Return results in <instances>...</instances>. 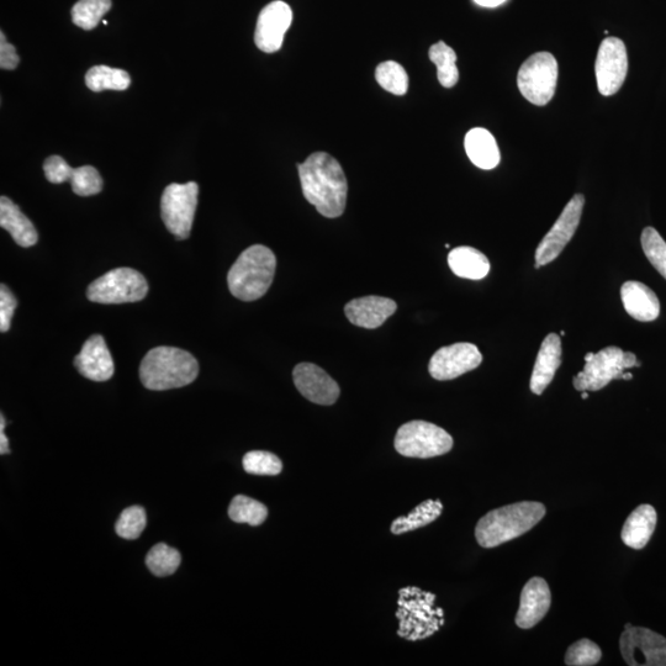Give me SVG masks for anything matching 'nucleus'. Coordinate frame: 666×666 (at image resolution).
<instances>
[{"instance_id": "f257e3e1", "label": "nucleus", "mask_w": 666, "mask_h": 666, "mask_svg": "<svg viewBox=\"0 0 666 666\" xmlns=\"http://www.w3.org/2000/svg\"><path fill=\"white\" fill-rule=\"evenodd\" d=\"M304 197L322 216L338 218L345 213L348 184L345 172L326 152H315L299 165Z\"/></svg>"}, {"instance_id": "f03ea898", "label": "nucleus", "mask_w": 666, "mask_h": 666, "mask_svg": "<svg viewBox=\"0 0 666 666\" xmlns=\"http://www.w3.org/2000/svg\"><path fill=\"white\" fill-rule=\"evenodd\" d=\"M546 516L541 502L522 501L490 511L475 527V538L483 548H495L531 531Z\"/></svg>"}, {"instance_id": "7ed1b4c3", "label": "nucleus", "mask_w": 666, "mask_h": 666, "mask_svg": "<svg viewBox=\"0 0 666 666\" xmlns=\"http://www.w3.org/2000/svg\"><path fill=\"white\" fill-rule=\"evenodd\" d=\"M199 363L192 354L176 347H156L142 359L140 378L144 387L161 391L187 387L197 379Z\"/></svg>"}, {"instance_id": "20e7f679", "label": "nucleus", "mask_w": 666, "mask_h": 666, "mask_svg": "<svg viewBox=\"0 0 666 666\" xmlns=\"http://www.w3.org/2000/svg\"><path fill=\"white\" fill-rule=\"evenodd\" d=\"M277 258L271 248L263 245L248 247L231 267L227 283L235 298L255 301L271 288Z\"/></svg>"}, {"instance_id": "39448f33", "label": "nucleus", "mask_w": 666, "mask_h": 666, "mask_svg": "<svg viewBox=\"0 0 666 666\" xmlns=\"http://www.w3.org/2000/svg\"><path fill=\"white\" fill-rule=\"evenodd\" d=\"M399 618L400 637L407 641L416 642L430 638L444 625V613L436 607V595L409 586L399 591Z\"/></svg>"}, {"instance_id": "423d86ee", "label": "nucleus", "mask_w": 666, "mask_h": 666, "mask_svg": "<svg viewBox=\"0 0 666 666\" xmlns=\"http://www.w3.org/2000/svg\"><path fill=\"white\" fill-rule=\"evenodd\" d=\"M394 444L401 456L427 459L451 452L453 438L431 422L416 420L399 428Z\"/></svg>"}, {"instance_id": "0eeeda50", "label": "nucleus", "mask_w": 666, "mask_h": 666, "mask_svg": "<svg viewBox=\"0 0 666 666\" xmlns=\"http://www.w3.org/2000/svg\"><path fill=\"white\" fill-rule=\"evenodd\" d=\"M147 293V280L140 272L116 268L89 285L87 298L98 304H125L144 300Z\"/></svg>"}, {"instance_id": "6e6552de", "label": "nucleus", "mask_w": 666, "mask_h": 666, "mask_svg": "<svg viewBox=\"0 0 666 666\" xmlns=\"http://www.w3.org/2000/svg\"><path fill=\"white\" fill-rule=\"evenodd\" d=\"M633 367H641L636 354L623 352L618 347H607L585 362L583 372L573 379L574 388L578 391H599L612 380L622 379L625 369Z\"/></svg>"}, {"instance_id": "1a4fd4ad", "label": "nucleus", "mask_w": 666, "mask_h": 666, "mask_svg": "<svg viewBox=\"0 0 666 666\" xmlns=\"http://www.w3.org/2000/svg\"><path fill=\"white\" fill-rule=\"evenodd\" d=\"M558 82V62L549 52H538L518 71L517 86L528 102L544 107L554 97Z\"/></svg>"}, {"instance_id": "9d476101", "label": "nucleus", "mask_w": 666, "mask_h": 666, "mask_svg": "<svg viewBox=\"0 0 666 666\" xmlns=\"http://www.w3.org/2000/svg\"><path fill=\"white\" fill-rule=\"evenodd\" d=\"M199 185L195 182L169 184L162 194L161 216L177 240H187L197 210Z\"/></svg>"}, {"instance_id": "9b49d317", "label": "nucleus", "mask_w": 666, "mask_h": 666, "mask_svg": "<svg viewBox=\"0 0 666 666\" xmlns=\"http://www.w3.org/2000/svg\"><path fill=\"white\" fill-rule=\"evenodd\" d=\"M623 659L631 666H666V638L644 627H628L621 634Z\"/></svg>"}, {"instance_id": "f8f14e48", "label": "nucleus", "mask_w": 666, "mask_h": 666, "mask_svg": "<svg viewBox=\"0 0 666 666\" xmlns=\"http://www.w3.org/2000/svg\"><path fill=\"white\" fill-rule=\"evenodd\" d=\"M584 204V195L576 194L565 206L563 213L555 221L551 231L544 236L537 247L536 268L547 266L548 263L553 262L573 239L580 224L581 215H583Z\"/></svg>"}, {"instance_id": "ddd939ff", "label": "nucleus", "mask_w": 666, "mask_h": 666, "mask_svg": "<svg viewBox=\"0 0 666 666\" xmlns=\"http://www.w3.org/2000/svg\"><path fill=\"white\" fill-rule=\"evenodd\" d=\"M628 72V56L625 42L617 37H607L601 42L595 63L597 88L605 97L620 91Z\"/></svg>"}, {"instance_id": "4468645a", "label": "nucleus", "mask_w": 666, "mask_h": 666, "mask_svg": "<svg viewBox=\"0 0 666 666\" xmlns=\"http://www.w3.org/2000/svg\"><path fill=\"white\" fill-rule=\"evenodd\" d=\"M481 362L483 356L473 343H454L452 346L442 347L433 354L428 370L433 379L446 382L477 369Z\"/></svg>"}, {"instance_id": "2eb2a0df", "label": "nucleus", "mask_w": 666, "mask_h": 666, "mask_svg": "<svg viewBox=\"0 0 666 666\" xmlns=\"http://www.w3.org/2000/svg\"><path fill=\"white\" fill-rule=\"evenodd\" d=\"M47 181L62 184L70 181L74 194L79 197H92L102 192L103 179L92 166L72 168L61 156H51L44 163Z\"/></svg>"}, {"instance_id": "dca6fc26", "label": "nucleus", "mask_w": 666, "mask_h": 666, "mask_svg": "<svg viewBox=\"0 0 666 666\" xmlns=\"http://www.w3.org/2000/svg\"><path fill=\"white\" fill-rule=\"evenodd\" d=\"M292 21V8L287 3L280 0L269 3L259 14L257 21L255 42L258 49L266 54L279 51Z\"/></svg>"}, {"instance_id": "f3484780", "label": "nucleus", "mask_w": 666, "mask_h": 666, "mask_svg": "<svg viewBox=\"0 0 666 666\" xmlns=\"http://www.w3.org/2000/svg\"><path fill=\"white\" fill-rule=\"evenodd\" d=\"M296 389L305 399L317 405L330 406L336 403L341 390L324 369L314 363H300L294 368Z\"/></svg>"}, {"instance_id": "a211bd4d", "label": "nucleus", "mask_w": 666, "mask_h": 666, "mask_svg": "<svg viewBox=\"0 0 666 666\" xmlns=\"http://www.w3.org/2000/svg\"><path fill=\"white\" fill-rule=\"evenodd\" d=\"M74 367L93 382H107L113 377L114 361L103 336L93 335L84 342L81 352L74 358Z\"/></svg>"}, {"instance_id": "6ab92c4d", "label": "nucleus", "mask_w": 666, "mask_h": 666, "mask_svg": "<svg viewBox=\"0 0 666 666\" xmlns=\"http://www.w3.org/2000/svg\"><path fill=\"white\" fill-rule=\"evenodd\" d=\"M551 605L552 594L547 581L538 576L528 580L521 592L516 625L522 629L535 627L546 617Z\"/></svg>"}, {"instance_id": "aec40b11", "label": "nucleus", "mask_w": 666, "mask_h": 666, "mask_svg": "<svg viewBox=\"0 0 666 666\" xmlns=\"http://www.w3.org/2000/svg\"><path fill=\"white\" fill-rule=\"evenodd\" d=\"M396 309L398 305L394 300L370 295L350 301L345 306V314L354 326L373 330L378 329L390 316H393Z\"/></svg>"}, {"instance_id": "412c9836", "label": "nucleus", "mask_w": 666, "mask_h": 666, "mask_svg": "<svg viewBox=\"0 0 666 666\" xmlns=\"http://www.w3.org/2000/svg\"><path fill=\"white\" fill-rule=\"evenodd\" d=\"M560 366H562V341L555 333H549L542 342L533 368L530 385L532 393L542 395L552 383Z\"/></svg>"}, {"instance_id": "4be33fe9", "label": "nucleus", "mask_w": 666, "mask_h": 666, "mask_svg": "<svg viewBox=\"0 0 666 666\" xmlns=\"http://www.w3.org/2000/svg\"><path fill=\"white\" fill-rule=\"evenodd\" d=\"M623 306L629 316L641 322L658 319L660 301L652 289L641 282H626L621 288Z\"/></svg>"}, {"instance_id": "5701e85b", "label": "nucleus", "mask_w": 666, "mask_h": 666, "mask_svg": "<svg viewBox=\"0 0 666 666\" xmlns=\"http://www.w3.org/2000/svg\"><path fill=\"white\" fill-rule=\"evenodd\" d=\"M657 511L652 505H641L628 516L621 538L627 547L641 551L652 538L657 527Z\"/></svg>"}, {"instance_id": "b1692460", "label": "nucleus", "mask_w": 666, "mask_h": 666, "mask_svg": "<svg viewBox=\"0 0 666 666\" xmlns=\"http://www.w3.org/2000/svg\"><path fill=\"white\" fill-rule=\"evenodd\" d=\"M0 226L12 235L20 247L34 246L39 240L33 222L7 197L0 198Z\"/></svg>"}, {"instance_id": "393cba45", "label": "nucleus", "mask_w": 666, "mask_h": 666, "mask_svg": "<svg viewBox=\"0 0 666 666\" xmlns=\"http://www.w3.org/2000/svg\"><path fill=\"white\" fill-rule=\"evenodd\" d=\"M465 151L475 166L489 171L499 166L500 150L495 137L483 128L470 130L465 136Z\"/></svg>"}, {"instance_id": "a878e982", "label": "nucleus", "mask_w": 666, "mask_h": 666, "mask_svg": "<svg viewBox=\"0 0 666 666\" xmlns=\"http://www.w3.org/2000/svg\"><path fill=\"white\" fill-rule=\"evenodd\" d=\"M449 268L457 277L479 280L488 276L490 262L484 253L473 247L454 248L448 256Z\"/></svg>"}, {"instance_id": "bb28decb", "label": "nucleus", "mask_w": 666, "mask_h": 666, "mask_svg": "<svg viewBox=\"0 0 666 666\" xmlns=\"http://www.w3.org/2000/svg\"><path fill=\"white\" fill-rule=\"evenodd\" d=\"M443 504L441 500H427L415 507L406 517H399L391 523L390 531L393 535L419 530L435 522L442 515Z\"/></svg>"}, {"instance_id": "cd10ccee", "label": "nucleus", "mask_w": 666, "mask_h": 666, "mask_svg": "<svg viewBox=\"0 0 666 666\" xmlns=\"http://www.w3.org/2000/svg\"><path fill=\"white\" fill-rule=\"evenodd\" d=\"M86 84L92 92L126 91L130 87V74L119 68L95 66L86 74Z\"/></svg>"}, {"instance_id": "c85d7f7f", "label": "nucleus", "mask_w": 666, "mask_h": 666, "mask_svg": "<svg viewBox=\"0 0 666 666\" xmlns=\"http://www.w3.org/2000/svg\"><path fill=\"white\" fill-rule=\"evenodd\" d=\"M430 60L437 67L438 81L444 88H453L458 83L459 71L457 68V55L451 47L443 41L437 42L430 49Z\"/></svg>"}, {"instance_id": "c756f323", "label": "nucleus", "mask_w": 666, "mask_h": 666, "mask_svg": "<svg viewBox=\"0 0 666 666\" xmlns=\"http://www.w3.org/2000/svg\"><path fill=\"white\" fill-rule=\"evenodd\" d=\"M182 563L181 553L177 549L168 547L166 543H158L148 552L146 557L147 568L153 575L166 578L177 572Z\"/></svg>"}, {"instance_id": "7c9ffc66", "label": "nucleus", "mask_w": 666, "mask_h": 666, "mask_svg": "<svg viewBox=\"0 0 666 666\" xmlns=\"http://www.w3.org/2000/svg\"><path fill=\"white\" fill-rule=\"evenodd\" d=\"M229 516L236 523H248L251 526H261L268 517L266 505L245 495H237L231 501Z\"/></svg>"}, {"instance_id": "2f4dec72", "label": "nucleus", "mask_w": 666, "mask_h": 666, "mask_svg": "<svg viewBox=\"0 0 666 666\" xmlns=\"http://www.w3.org/2000/svg\"><path fill=\"white\" fill-rule=\"evenodd\" d=\"M111 9V0H79L72 8L74 25L83 30H93Z\"/></svg>"}, {"instance_id": "473e14b6", "label": "nucleus", "mask_w": 666, "mask_h": 666, "mask_svg": "<svg viewBox=\"0 0 666 666\" xmlns=\"http://www.w3.org/2000/svg\"><path fill=\"white\" fill-rule=\"evenodd\" d=\"M375 79L380 87L391 94L404 95L409 89V76L398 62L380 63L375 70Z\"/></svg>"}, {"instance_id": "72a5a7b5", "label": "nucleus", "mask_w": 666, "mask_h": 666, "mask_svg": "<svg viewBox=\"0 0 666 666\" xmlns=\"http://www.w3.org/2000/svg\"><path fill=\"white\" fill-rule=\"evenodd\" d=\"M242 464L243 469L252 475H269V477H274V475L282 473L283 470V463L276 454L264 451L248 452L243 457Z\"/></svg>"}, {"instance_id": "f704fd0d", "label": "nucleus", "mask_w": 666, "mask_h": 666, "mask_svg": "<svg viewBox=\"0 0 666 666\" xmlns=\"http://www.w3.org/2000/svg\"><path fill=\"white\" fill-rule=\"evenodd\" d=\"M642 247L648 261L666 279V242L653 227L642 232Z\"/></svg>"}, {"instance_id": "c9c22d12", "label": "nucleus", "mask_w": 666, "mask_h": 666, "mask_svg": "<svg viewBox=\"0 0 666 666\" xmlns=\"http://www.w3.org/2000/svg\"><path fill=\"white\" fill-rule=\"evenodd\" d=\"M147 523L144 507L131 506L121 512L115 530L118 536L124 539H137L145 531Z\"/></svg>"}, {"instance_id": "e433bc0d", "label": "nucleus", "mask_w": 666, "mask_h": 666, "mask_svg": "<svg viewBox=\"0 0 666 666\" xmlns=\"http://www.w3.org/2000/svg\"><path fill=\"white\" fill-rule=\"evenodd\" d=\"M602 658L601 648L590 639H580L568 648L565 664L569 666L596 665Z\"/></svg>"}, {"instance_id": "4c0bfd02", "label": "nucleus", "mask_w": 666, "mask_h": 666, "mask_svg": "<svg viewBox=\"0 0 666 666\" xmlns=\"http://www.w3.org/2000/svg\"><path fill=\"white\" fill-rule=\"evenodd\" d=\"M18 301L7 285H0V331L3 333L10 330L15 309Z\"/></svg>"}, {"instance_id": "58836bf2", "label": "nucleus", "mask_w": 666, "mask_h": 666, "mask_svg": "<svg viewBox=\"0 0 666 666\" xmlns=\"http://www.w3.org/2000/svg\"><path fill=\"white\" fill-rule=\"evenodd\" d=\"M20 58L17 50L12 44H9L5 34L0 33V67L2 70L13 71L17 70Z\"/></svg>"}, {"instance_id": "ea45409f", "label": "nucleus", "mask_w": 666, "mask_h": 666, "mask_svg": "<svg viewBox=\"0 0 666 666\" xmlns=\"http://www.w3.org/2000/svg\"><path fill=\"white\" fill-rule=\"evenodd\" d=\"M5 425L7 424H5L4 415H2L0 416V454H2V456L10 452L8 437L5 436L4 432Z\"/></svg>"}, {"instance_id": "a19ab883", "label": "nucleus", "mask_w": 666, "mask_h": 666, "mask_svg": "<svg viewBox=\"0 0 666 666\" xmlns=\"http://www.w3.org/2000/svg\"><path fill=\"white\" fill-rule=\"evenodd\" d=\"M507 0H474L475 4L483 8H498L500 5L505 4Z\"/></svg>"}, {"instance_id": "79ce46f5", "label": "nucleus", "mask_w": 666, "mask_h": 666, "mask_svg": "<svg viewBox=\"0 0 666 666\" xmlns=\"http://www.w3.org/2000/svg\"><path fill=\"white\" fill-rule=\"evenodd\" d=\"M594 356H595V353H592V352L586 354V356H585V362L590 361V359L594 358Z\"/></svg>"}, {"instance_id": "37998d69", "label": "nucleus", "mask_w": 666, "mask_h": 666, "mask_svg": "<svg viewBox=\"0 0 666 666\" xmlns=\"http://www.w3.org/2000/svg\"><path fill=\"white\" fill-rule=\"evenodd\" d=\"M632 378H633V375L629 374V373H627V374L623 373V375H622L623 380H628V379H632Z\"/></svg>"}, {"instance_id": "c03bdc74", "label": "nucleus", "mask_w": 666, "mask_h": 666, "mask_svg": "<svg viewBox=\"0 0 666 666\" xmlns=\"http://www.w3.org/2000/svg\"><path fill=\"white\" fill-rule=\"evenodd\" d=\"M581 398H583L584 400L588 399L589 398L588 391H581Z\"/></svg>"}]
</instances>
